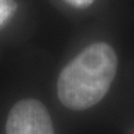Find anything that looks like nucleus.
<instances>
[{
    "instance_id": "f257e3e1",
    "label": "nucleus",
    "mask_w": 134,
    "mask_h": 134,
    "mask_svg": "<svg viewBox=\"0 0 134 134\" xmlns=\"http://www.w3.org/2000/svg\"><path fill=\"white\" fill-rule=\"evenodd\" d=\"M117 65V55L108 43L90 45L60 73L57 94L61 103L73 110L96 105L109 91Z\"/></svg>"
},
{
    "instance_id": "f03ea898",
    "label": "nucleus",
    "mask_w": 134,
    "mask_h": 134,
    "mask_svg": "<svg viewBox=\"0 0 134 134\" xmlns=\"http://www.w3.org/2000/svg\"><path fill=\"white\" fill-rule=\"evenodd\" d=\"M6 134H55V130L45 105L29 98L11 108L6 120Z\"/></svg>"
},
{
    "instance_id": "7ed1b4c3",
    "label": "nucleus",
    "mask_w": 134,
    "mask_h": 134,
    "mask_svg": "<svg viewBox=\"0 0 134 134\" xmlns=\"http://www.w3.org/2000/svg\"><path fill=\"white\" fill-rule=\"evenodd\" d=\"M18 9L14 0H0V30L9 23Z\"/></svg>"
},
{
    "instance_id": "20e7f679",
    "label": "nucleus",
    "mask_w": 134,
    "mask_h": 134,
    "mask_svg": "<svg viewBox=\"0 0 134 134\" xmlns=\"http://www.w3.org/2000/svg\"><path fill=\"white\" fill-rule=\"evenodd\" d=\"M63 1H66L68 5H71L73 8H77V9L88 8L90 5H92L94 3V0H63Z\"/></svg>"
}]
</instances>
